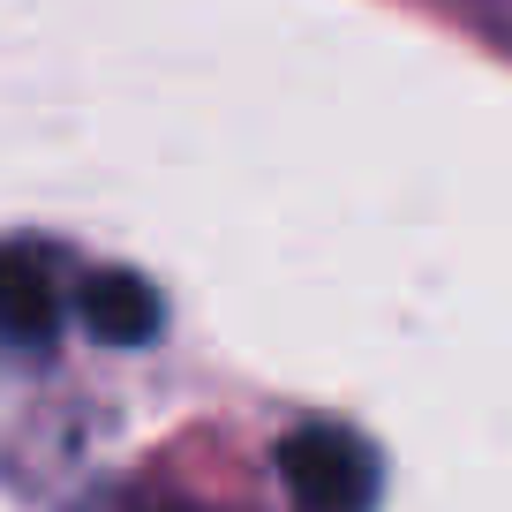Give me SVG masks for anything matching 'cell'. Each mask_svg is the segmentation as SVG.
I'll use <instances>...</instances> for the list:
<instances>
[{
  "label": "cell",
  "mask_w": 512,
  "mask_h": 512,
  "mask_svg": "<svg viewBox=\"0 0 512 512\" xmlns=\"http://www.w3.org/2000/svg\"><path fill=\"white\" fill-rule=\"evenodd\" d=\"M61 279L46 249H0V339L8 347H46L61 332Z\"/></svg>",
  "instance_id": "obj_2"
},
{
  "label": "cell",
  "mask_w": 512,
  "mask_h": 512,
  "mask_svg": "<svg viewBox=\"0 0 512 512\" xmlns=\"http://www.w3.org/2000/svg\"><path fill=\"white\" fill-rule=\"evenodd\" d=\"M83 324H91L106 347H144L166 324V309L136 272H98V279H83Z\"/></svg>",
  "instance_id": "obj_3"
},
{
  "label": "cell",
  "mask_w": 512,
  "mask_h": 512,
  "mask_svg": "<svg viewBox=\"0 0 512 512\" xmlns=\"http://www.w3.org/2000/svg\"><path fill=\"white\" fill-rule=\"evenodd\" d=\"M294 512H369L377 505V452L354 430H294L279 445Z\"/></svg>",
  "instance_id": "obj_1"
}]
</instances>
